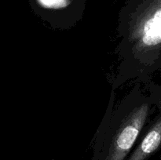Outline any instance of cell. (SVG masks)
Masks as SVG:
<instances>
[{
  "label": "cell",
  "mask_w": 161,
  "mask_h": 160,
  "mask_svg": "<svg viewBox=\"0 0 161 160\" xmlns=\"http://www.w3.org/2000/svg\"><path fill=\"white\" fill-rule=\"evenodd\" d=\"M119 64L113 89L135 80L145 82L161 69V0H137L119 17Z\"/></svg>",
  "instance_id": "obj_1"
},
{
  "label": "cell",
  "mask_w": 161,
  "mask_h": 160,
  "mask_svg": "<svg viewBox=\"0 0 161 160\" xmlns=\"http://www.w3.org/2000/svg\"><path fill=\"white\" fill-rule=\"evenodd\" d=\"M161 146V114L127 160H146Z\"/></svg>",
  "instance_id": "obj_3"
},
{
  "label": "cell",
  "mask_w": 161,
  "mask_h": 160,
  "mask_svg": "<svg viewBox=\"0 0 161 160\" xmlns=\"http://www.w3.org/2000/svg\"><path fill=\"white\" fill-rule=\"evenodd\" d=\"M113 89L105 116L96 134L94 160H125L142 131L150 113L151 99L142 93L141 82L115 108Z\"/></svg>",
  "instance_id": "obj_2"
}]
</instances>
